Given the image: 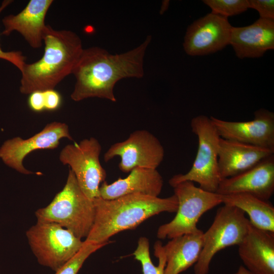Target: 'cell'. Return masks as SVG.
Here are the masks:
<instances>
[{"instance_id": "obj_1", "label": "cell", "mask_w": 274, "mask_h": 274, "mask_svg": "<svg viewBox=\"0 0 274 274\" xmlns=\"http://www.w3.org/2000/svg\"><path fill=\"white\" fill-rule=\"evenodd\" d=\"M151 39L148 35L139 46L121 54H112L99 47L84 49L72 73L76 82L72 99L98 97L116 102L114 88L118 81L143 77L144 59Z\"/></svg>"}, {"instance_id": "obj_2", "label": "cell", "mask_w": 274, "mask_h": 274, "mask_svg": "<svg viewBox=\"0 0 274 274\" xmlns=\"http://www.w3.org/2000/svg\"><path fill=\"white\" fill-rule=\"evenodd\" d=\"M93 201L95 219L84 241L95 244H109L116 233L133 229L161 213L176 212L178 205L175 194L165 198L129 194L111 200L99 197Z\"/></svg>"}, {"instance_id": "obj_3", "label": "cell", "mask_w": 274, "mask_h": 274, "mask_svg": "<svg viewBox=\"0 0 274 274\" xmlns=\"http://www.w3.org/2000/svg\"><path fill=\"white\" fill-rule=\"evenodd\" d=\"M43 56L25 63L21 71L20 91L24 94L55 87L72 74L83 50L79 36L70 30H57L46 25Z\"/></svg>"}, {"instance_id": "obj_4", "label": "cell", "mask_w": 274, "mask_h": 274, "mask_svg": "<svg viewBox=\"0 0 274 274\" xmlns=\"http://www.w3.org/2000/svg\"><path fill=\"white\" fill-rule=\"evenodd\" d=\"M95 215L93 199L82 191L71 169L63 189L48 205L35 212L37 220L57 223L80 239L89 234Z\"/></svg>"}, {"instance_id": "obj_5", "label": "cell", "mask_w": 274, "mask_h": 274, "mask_svg": "<svg viewBox=\"0 0 274 274\" xmlns=\"http://www.w3.org/2000/svg\"><path fill=\"white\" fill-rule=\"evenodd\" d=\"M193 133L198 139V148L190 169L174 175L168 181L172 187L184 181L196 182L202 189L216 192L222 181L218 167V145L220 136L210 117L200 115L191 120Z\"/></svg>"}, {"instance_id": "obj_6", "label": "cell", "mask_w": 274, "mask_h": 274, "mask_svg": "<svg viewBox=\"0 0 274 274\" xmlns=\"http://www.w3.org/2000/svg\"><path fill=\"white\" fill-rule=\"evenodd\" d=\"M28 245L38 263L57 271L81 249L84 241L59 224L37 220L26 232Z\"/></svg>"}, {"instance_id": "obj_7", "label": "cell", "mask_w": 274, "mask_h": 274, "mask_svg": "<svg viewBox=\"0 0 274 274\" xmlns=\"http://www.w3.org/2000/svg\"><path fill=\"white\" fill-rule=\"evenodd\" d=\"M173 188L178 203L177 213L170 222L159 227V239H172L196 231L199 229L197 223L201 216L222 203V195L197 187L191 181L181 182Z\"/></svg>"}, {"instance_id": "obj_8", "label": "cell", "mask_w": 274, "mask_h": 274, "mask_svg": "<svg viewBox=\"0 0 274 274\" xmlns=\"http://www.w3.org/2000/svg\"><path fill=\"white\" fill-rule=\"evenodd\" d=\"M250 222L236 207L224 204L217 210L209 228L203 233V246L194 264V274H208L211 262L220 250L239 245L248 233Z\"/></svg>"}, {"instance_id": "obj_9", "label": "cell", "mask_w": 274, "mask_h": 274, "mask_svg": "<svg viewBox=\"0 0 274 274\" xmlns=\"http://www.w3.org/2000/svg\"><path fill=\"white\" fill-rule=\"evenodd\" d=\"M101 151L98 141L91 137L67 145L59 156L60 162L70 167L80 188L91 199L100 197L99 187L107 176L99 160Z\"/></svg>"}, {"instance_id": "obj_10", "label": "cell", "mask_w": 274, "mask_h": 274, "mask_svg": "<svg viewBox=\"0 0 274 274\" xmlns=\"http://www.w3.org/2000/svg\"><path fill=\"white\" fill-rule=\"evenodd\" d=\"M120 158L119 169L130 172L136 167L157 169L163 160L164 150L159 140L147 130L131 132L125 140L112 145L104 155L106 162Z\"/></svg>"}, {"instance_id": "obj_11", "label": "cell", "mask_w": 274, "mask_h": 274, "mask_svg": "<svg viewBox=\"0 0 274 274\" xmlns=\"http://www.w3.org/2000/svg\"><path fill=\"white\" fill-rule=\"evenodd\" d=\"M63 138L73 140L68 125L64 123L53 122L27 139L17 136L6 141L0 148V158L6 165L18 172L31 174L33 173L23 166L24 158L35 150L56 149Z\"/></svg>"}, {"instance_id": "obj_12", "label": "cell", "mask_w": 274, "mask_h": 274, "mask_svg": "<svg viewBox=\"0 0 274 274\" xmlns=\"http://www.w3.org/2000/svg\"><path fill=\"white\" fill-rule=\"evenodd\" d=\"M232 26L227 18L209 13L190 25L183 43L185 52L202 56L216 52L230 45Z\"/></svg>"}, {"instance_id": "obj_13", "label": "cell", "mask_w": 274, "mask_h": 274, "mask_svg": "<svg viewBox=\"0 0 274 274\" xmlns=\"http://www.w3.org/2000/svg\"><path fill=\"white\" fill-rule=\"evenodd\" d=\"M220 138L274 150V113L265 109L254 112L253 120L225 121L211 116Z\"/></svg>"}, {"instance_id": "obj_14", "label": "cell", "mask_w": 274, "mask_h": 274, "mask_svg": "<svg viewBox=\"0 0 274 274\" xmlns=\"http://www.w3.org/2000/svg\"><path fill=\"white\" fill-rule=\"evenodd\" d=\"M274 192V154L250 169L221 181L217 193L222 195L245 193L268 200Z\"/></svg>"}, {"instance_id": "obj_15", "label": "cell", "mask_w": 274, "mask_h": 274, "mask_svg": "<svg viewBox=\"0 0 274 274\" xmlns=\"http://www.w3.org/2000/svg\"><path fill=\"white\" fill-rule=\"evenodd\" d=\"M52 0H30L19 13L5 17L3 35L8 36L13 31L18 32L29 46L34 49L40 48L43 42V34L46 24V16L52 4Z\"/></svg>"}, {"instance_id": "obj_16", "label": "cell", "mask_w": 274, "mask_h": 274, "mask_svg": "<svg viewBox=\"0 0 274 274\" xmlns=\"http://www.w3.org/2000/svg\"><path fill=\"white\" fill-rule=\"evenodd\" d=\"M245 267L254 274H274V232L258 229L251 223L237 245Z\"/></svg>"}, {"instance_id": "obj_17", "label": "cell", "mask_w": 274, "mask_h": 274, "mask_svg": "<svg viewBox=\"0 0 274 274\" xmlns=\"http://www.w3.org/2000/svg\"><path fill=\"white\" fill-rule=\"evenodd\" d=\"M274 154V150L220 138L218 167L222 179L241 174Z\"/></svg>"}, {"instance_id": "obj_18", "label": "cell", "mask_w": 274, "mask_h": 274, "mask_svg": "<svg viewBox=\"0 0 274 274\" xmlns=\"http://www.w3.org/2000/svg\"><path fill=\"white\" fill-rule=\"evenodd\" d=\"M230 45L240 59L263 56L274 49V19L259 18L248 26H232Z\"/></svg>"}, {"instance_id": "obj_19", "label": "cell", "mask_w": 274, "mask_h": 274, "mask_svg": "<svg viewBox=\"0 0 274 274\" xmlns=\"http://www.w3.org/2000/svg\"><path fill=\"white\" fill-rule=\"evenodd\" d=\"M125 178H119L111 184L106 181L99 187L100 197L111 200L129 194L158 197L163 178L157 169L136 167Z\"/></svg>"}, {"instance_id": "obj_20", "label": "cell", "mask_w": 274, "mask_h": 274, "mask_svg": "<svg viewBox=\"0 0 274 274\" xmlns=\"http://www.w3.org/2000/svg\"><path fill=\"white\" fill-rule=\"evenodd\" d=\"M203 233L198 229L170 239L163 246L166 258L164 274H179L196 263L203 246Z\"/></svg>"}, {"instance_id": "obj_21", "label": "cell", "mask_w": 274, "mask_h": 274, "mask_svg": "<svg viewBox=\"0 0 274 274\" xmlns=\"http://www.w3.org/2000/svg\"><path fill=\"white\" fill-rule=\"evenodd\" d=\"M222 196V203L236 207L247 213L253 226L274 232V207L268 200L245 193Z\"/></svg>"}, {"instance_id": "obj_22", "label": "cell", "mask_w": 274, "mask_h": 274, "mask_svg": "<svg viewBox=\"0 0 274 274\" xmlns=\"http://www.w3.org/2000/svg\"><path fill=\"white\" fill-rule=\"evenodd\" d=\"M149 248V239L146 237H141L133 253L135 259L142 265L143 274H164L166 258L161 242L158 241L154 246V255L158 259V266H155L152 262Z\"/></svg>"}, {"instance_id": "obj_23", "label": "cell", "mask_w": 274, "mask_h": 274, "mask_svg": "<svg viewBox=\"0 0 274 274\" xmlns=\"http://www.w3.org/2000/svg\"><path fill=\"white\" fill-rule=\"evenodd\" d=\"M108 244H95L84 241L80 250L55 274H77L86 260L93 253Z\"/></svg>"}, {"instance_id": "obj_24", "label": "cell", "mask_w": 274, "mask_h": 274, "mask_svg": "<svg viewBox=\"0 0 274 274\" xmlns=\"http://www.w3.org/2000/svg\"><path fill=\"white\" fill-rule=\"evenodd\" d=\"M212 12L227 18L239 14L249 9L248 0H203Z\"/></svg>"}, {"instance_id": "obj_25", "label": "cell", "mask_w": 274, "mask_h": 274, "mask_svg": "<svg viewBox=\"0 0 274 274\" xmlns=\"http://www.w3.org/2000/svg\"><path fill=\"white\" fill-rule=\"evenodd\" d=\"M13 1L5 0L4 1L0 6V14L2 11L8 6ZM0 59L7 60L21 72L24 64L26 63L25 61V58L22 54V53L19 51H4L0 46Z\"/></svg>"}, {"instance_id": "obj_26", "label": "cell", "mask_w": 274, "mask_h": 274, "mask_svg": "<svg viewBox=\"0 0 274 274\" xmlns=\"http://www.w3.org/2000/svg\"><path fill=\"white\" fill-rule=\"evenodd\" d=\"M249 8L258 11L260 18L274 19L273 0H248Z\"/></svg>"}, {"instance_id": "obj_27", "label": "cell", "mask_w": 274, "mask_h": 274, "mask_svg": "<svg viewBox=\"0 0 274 274\" xmlns=\"http://www.w3.org/2000/svg\"><path fill=\"white\" fill-rule=\"evenodd\" d=\"M45 110L54 111L58 109L62 104V97L54 89L44 90Z\"/></svg>"}, {"instance_id": "obj_28", "label": "cell", "mask_w": 274, "mask_h": 274, "mask_svg": "<svg viewBox=\"0 0 274 274\" xmlns=\"http://www.w3.org/2000/svg\"><path fill=\"white\" fill-rule=\"evenodd\" d=\"M28 105L35 112H41L45 110L44 92L41 90L33 91L29 94Z\"/></svg>"}, {"instance_id": "obj_29", "label": "cell", "mask_w": 274, "mask_h": 274, "mask_svg": "<svg viewBox=\"0 0 274 274\" xmlns=\"http://www.w3.org/2000/svg\"><path fill=\"white\" fill-rule=\"evenodd\" d=\"M234 274H254L249 270H248L245 266L241 265L236 272Z\"/></svg>"}, {"instance_id": "obj_30", "label": "cell", "mask_w": 274, "mask_h": 274, "mask_svg": "<svg viewBox=\"0 0 274 274\" xmlns=\"http://www.w3.org/2000/svg\"><path fill=\"white\" fill-rule=\"evenodd\" d=\"M169 5V1H163L160 9V14H163L167 9Z\"/></svg>"}]
</instances>
